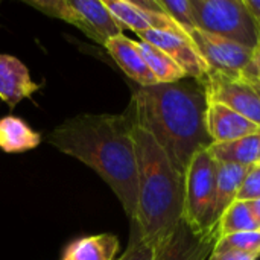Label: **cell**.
I'll use <instances>...</instances> for the list:
<instances>
[{
	"instance_id": "cell-1",
	"label": "cell",
	"mask_w": 260,
	"mask_h": 260,
	"mask_svg": "<svg viewBox=\"0 0 260 260\" xmlns=\"http://www.w3.org/2000/svg\"><path fill=\"white\" fill-rule=\"evenodd\" d=\"M47 143L93 169L117 197L129 221L137 210L133 120L123 114H79L58 125Z\"/></svg>"
},
{
	"instance_id": "cell-2",
	"label": "cell",
	"mask_w": 260,
	"mask_h": 260,
	"mask_svg": "<svg viewBox=\"0 0 260 260\" xmlns=\"http://www.w3.org/2000/svg\"><path fill=\"white\" fill-rule=\"evenodd\" d=\"M126 113L157 140L183 177L192 157L212 145L206 125L207 96L198 79L137 87Z\"/></svg>"
},
{
	"instance_id": "cell-3",
	"label": "cell",
	"mask_w": 260,
	"mask_h": 260,
	"mask_svg": "<svg viewBox=\"0 0 260 260\" xmlns=\"http://www.w3.org/2000/svg\"><path fill=\"white\" fill-rule=\"evenodd\" d=\"M133 134L137 154V210L131 227L158 251L183 219L184 177L145 128L133 122Z\"/></svg>"
},
{
	"instance_id": "cell-4",
	"label": "cell",
	"mask_w": 260,
	"mask_h": 260,
	"mask_svg": "<svg viewBox=\"0 0 260 260\" xmlns=\"http://www.w3.org/2000/svg\"><path fill=\"white\" fill-rule=\"evenodd\" d=\"M197 27L251 50L260 40L259 30L244 0H190Z\"/></svg>"
},
{
	"instance_id": "cell-5",
	"label": "cell",
	"mask_w": 260,
	"mask_h": 260,
	"mask_svg": "<svg viewBox=\"0 0 260 260\" xmlns=\"http://www.w3.org/2000/svg\"><path fill=\"white\" fill-rule=\"evenodd\" d=\"M30 8L73 24L94 43H105L123 34V27L111 15L104 0H24Z\"/></svg>"
},
{
	"instance_id": "cell-6",
	"label": "cell",
	"mask_w": 260,
	"mask_h": 260,
	"mask_svg": "<svg viewBox=\"0 0 260 260\" xmlns=\"http://www.w3.org/2000/svg\"><path fill=\"white\" fill-rule=\"evenodd\" d=\"M216 174L218 161L213 158L209 148L200 149L192 157L184 174L183 219L195 232L213 227L212 215L216 193Z\"/></svg>"
},
{
	"instance_id": "cell-7",
	"label": "cell",
	"mask_w": 260,
	"mask_h": 260,
	"mask_svg": "<svg viewBox=\"0 0 260 260\" xmlns=\"http://www.w3.org/2000/svg\"><path fill=\"white\" fill-rule=\"evenodd\" d=\"M189 37L203 59L207 62L210 72L232 78H242L250 82L256 81L251 49L232 40L207 34L201 29H195Z\"/></svg>"
},
{
	"instance_id": "cell-8",
	"label": "cell",
	"mask_w": 260,
	"mask_h": 260,
	"mask_svg": "<svg viewBox=\"0 0 260 260\" xmlns=\"http://www.w3.org/2000/svg\"><path fill=\"white\" fill-rule=\"evenodd\" d=\"M209 102H218L260 126V94L253 82L209 72L203 79Z\"/></svg>"
},
{
	"instance_id": "cell-9",
	"label": "cell",
	"mask_w": 260,
	"mask_h": 260,
	"mask_svg": "<svg viewBox=\"0 0 260 260\" xmlns=\"http://www.w3.org/2000/svg\"><path fill=\"white\" fill-rule=\"evenodd\" d=\"M104 3L123 29L136 34L146 30L183 32L158 0H104Z\"/></svg>"
},
{
	"instance_id": "cell-10",
	"label": "cell",
	"mask_w": 260,
	"mask_h": 260,
	"mask_svg": "<svg viewBox=\"0 0 260 260\" xmlns=\"http://www.w3.org/2000/svg\"><path fill=\"white\" fill-rule=\"evenodd\" d=\"M140 41L149 43L157 49L163 50L168 56L174 59L184 72L186 78L201 81L210 70L207 62L200 55L192 38L184 32L172 30H146L137 34Z\"/></svg>"
},
{
	"instance_id": "cell-11",
	"label": "cell",
	"mask_w": 260,
	"mask_h": 260,
	"mask_svg": "<svg viewBox=\"0 0 260 260\" xmlns=\"http://www.w3.org/2000/svg\"><path fill=\"white\" fill-rule=\"evenodd\" d=\"M219 225L195 232L184 219L157 251L155 260H207L219 241Z\"/></svg>"
},
{
	"instance_id": "cell-12",
	"label": "cell",
	"mask_w": 260,
	"mask_h": 260,
	"mask_svg": "<svg viewBox=\"0 0 260 260\" xmlns=\"http://www.w3.org/2000/svg\"><path fill=\"white\" fill-rule=\"evenodd\" d=\"M206 125L207 133L212 143H225L233 142L245 136L260 133V126L239 113L230 110L229 107L209 102L207 101V113H206Z\"/></svg>"
},
{
	"instance_id": "cell-13",
	"label": "cell",
	"mask_w": 260,
	"mask_h": 260,
	"mask_svg": "<svg viewBox=\"0 0 260 260\" xmlns=\"http://www.w3.org/2000/svg\"><path fill=\"white\" fill-rule=\"evenodd\" d=\"M40 85L32 81L29 69L17 56L0 53V99L15 107L23 99H29Z\"/></svg>"
},
{
	"instance_id": "cell-14",
	"label": "cell",
	"mask_w": 260,
	"mask_h": 260,
	"mask_svg": "<svg viewBox=\"0 0 260 260\" xmlns=\"http://www.w3.org/2000/svg\"><path fill=\"white\" fill-rule=\"evenodd\" d=\"M104 47L120 67V70L129 79L139 84V87H151L157 84L155 78L152 76L143 59V55L139 49V41H134L126 35L120 34L117 37L110 38Z\"/></svg>"
},
{
	"instance_id": "cell-15",
	"label": "cell",
	"mask_w": 260,
	"mask_h": 260,
	"mask_svg": "<svg viewBox=\"0 0 260 260\" xmlns=\"http://www.w3.org/2000/svg\"><path fill=\"white\" fill-rule=\"evenodd\" d=\"M250 168H244L233 163H218L216 174V193L213 204L212 224L216 225L222 218L224 212L236 201L238 192L247 177Z\"/></svg>"
},
{
	"instance_id": "cell-16",
	"label": "cell",
	"mask_w": 260,
	"mask_h": 260,
	"mask_svg": "<svg viewBox=\"0 0 260 260\" xmlns=\"http://www.w3.org/2000/svg\"><path fill=\"white\" fill-rule=\"evenodd\" d=\"M209 151L218 163H233L244 168L257 166L260 163V133L233 142L212 143Z\"/></svg>"
},
{
	"instance_id": "cell-17",
	"label": "cell",
	"mask_w": 260,
	"mask_h": 260,
	"mask_svg": "<svg viewBox=\"0 0 260 260\" xmlns=\"http://www.w3.org/2000/svg\"><path fill=\"white\" fill-rule=\"evenodd\" d=\"M119 239L111 233H101L73 241L64 250L62 260H114Z\"/></svg>"
},
{
	"instance_id": "cell-18",
	"label": "cell",
	"mask_w": 260,
	"mask_h": 260,
	"mask_svg": "<svg viewBox=\"0 0 260 260\" xmlns=\"http://www.w3.org/2000/svg\"><path fill=\"white\" fill-rule=\"evenodd\" d=\"M41 134L34 131L23 119L5 116L0 119V149L8 154H20L38 148Z\"/></svg>"
},
{
	"instance_id": "cell-19",
	"label": "cell",
	"mask_w": 260,
	"mask_h": 260,
	"mask_svg": "<svg viewBox=\"0 0 260 260\" xmlns=\"http://www.w3.org/2000/svg\"><path fill=\"white\" fill-rule=\"evenodd\" d=\"M139 49L157 84H172L186 78L180 66L174 62V59L168 56L163 50L145 41H139Z\"/></svg>"
},
{
	"instance_id": "cell-20",
	"label": "cell",
	"mask_w": 260,
	"mask_h": 260,
	"mask_svg": "<svg viewBox=\"0 0 260 260\" xmlns=\"http://www.w3.org/2000/svg\"><path fill=\"white\" fill-rule=\"evenodd\" d=\"M218 225H219L221 238L235 233H242V232L260 230V225L250 209L248 201H238V200L224 212Z\"/></svg>"
},
{
	"instance_id": "cell-21",
	"label": "cell",
	"mask_w": 260,
	"mask_h": 260,
	"mask_svg": "<svg viewBox=\"0 0 260 260\" xmlns=\"http://www.w3.org/2000/svg\"><path fill=\"white\" fill-rule=\"evenodd\" d=\"M165 12L175 21V24L187 35L197 27L190 0H158Z\"/></svg>"
},
{
	"instance_id": "cell-22",
	"label": "cell",
	"mask_w": 260,
	"mask_h": 260,
	"mask_svg": "<svg viewBox=\"0 0 260 260\" xmlns=\"http://www.w3.org/2000/svg\"><path fill=\"white\" fill-rule=\"evenodd\" d=\"M215 250H239L245 253H259L260 254V230L222 236L218 241Z\"/></svg>"
},
{
	"instance_id": "cell-23",
	"label": "cell",
	"mask_w": 260,
	"mask_h": 260,
	"mask_svg": "<svg viewBox=\"0 0 260 260\" xmlns=\"http://www.w3.org/2000/svg\"><path fill=\"white\" fill-rule=\"evenodd\" d=\"M155 257H157V250L149 244H146L140 238L137 230L131 227L128 247L117 260H155Z\"/></svg>"
},
{
	"instance_id": "cell-24",
	"label": "cell",
	"mask_w": 260,
	"mask_h": 260,
	"mask_svg": "<svg viewBox=\"0 0 260 260\" xmlns=\"http://www.w3.org/2000/svg\"><path fill=\"white\" fill-rule=\"evenodd\" d=\"M260 198V165L250 168L238 192V201H254Z\"/></svg>"
},
{
	"instance_id": "cell-25",
	"label": "cell",
	"mask_w": 260,
	"mask_h": 260,
	"mask_svg": "<svg viewBox=\"0 0 260 260\" xmlns=\"http://www.w3.org/2000/svg\"><path fill=\"white\" fill-rule=\"evenodd\" d=\"M259 253H245L239 250H215L207 260H259Z\"/></svg>"
},
{
	"instance_id": "cell-26",
	"label": "cell",
	"mask_w": 260,
	"mask_h": 260,
	"mask_svg": "<svg viewBox=\"0 0 260 260\" xmlns=\"http://www.w3.org/2000/svg\"><path fill=\"white\" fill-rule=\"evenodd\" d=\"M244 2H245V6H247L260 35V0H244Z\"/></svg>"
},
{
	"instance_id": "cell-27",
	"label": "cell",
	"mask_w": 260,
	"mask_h": 260,
	"mask_svg": "<svg viewBox=\"0 0 260 260\" xmlns=\"http://www.w3.org/2000/svg\"><path fill=\"white\" fill-rule=\"evenodd\" d=\"M253 67H254V73H256V79H257L260 78V40L256 49L253 50Z\"/></svg>"
},
{
	"instance_id": "cell-28",
	"label": "cell",
	"mask_w": 260,
	"mask_h": 260,
	"mask_svg": "<svg viewBox=\"0 0 260 260\" xmlns=\"http://www.w3.org/2000/svg\"><path fill=\"white\" fill-rule=\"evenodd\" d=\"M248 204H250V209H251L257 224L260 225V198L259 200H254V201H248Z\"/></svg>"
},
{
	"instance_id": "cell-29",
	"label": "cell",
	"mask_w": 260,
	"mask_h": 260,
	"mask_svg": "<svg viewBox=\"0 0 260 260\" xmlns=\"http://www.w3.org/2000/svg\"><path fill=\"white\" fill-rule=\"evenodd\" d=\"M253 84H254V87L257 88V91H259V94H260V78H257Z\"/></svg>"
},
{
	"instance_id": "cell-30",
	"label": "cell",
	"mask_w": 260,
	"mask_h": 260,
	"mask_svg": "<svg viewBox=\"0 0 260 260\" xmlns=\"http://www.w3.org/2000/svg\"><path fill=\"white\" fill-rule=\"evenodd\" d=\"M259 165H260V163H259Z\"/></svg>"
}]
</instances>
